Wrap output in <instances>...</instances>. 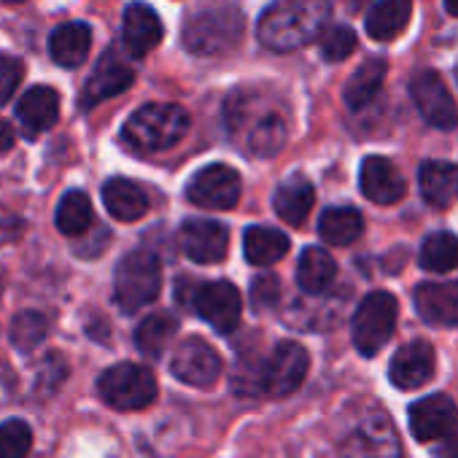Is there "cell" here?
Segmentation results:
<instances>
[{
	"mask_svg": "<svg viewBox=\"0 0 458 458\" xmlns=\"http://www.w3.org/2000/svg\"><path fill=\"white\" fill-rule=\"evenodd\" d=\"M332 17L327 0H278L259 20V41L273 52H294L316 41Z\"/></svg>",
	"mask_w": 458,
	"mask_h": 458,
	"instance_id": "obj_1",
	"label": "cell"
},
{
	"mask_svg": "<svg viewBox=\"0 0 458 458\" xmlns=\"http://www.w3.org/2000/svg\"><path fill=\"white\" fill-rule=\"evenodd\" d=\"M243 36V14L229 4H213L197 12L183 28V47L191 55H218L233 49Z\"/></svg>",
	"mask_w": 458,
	"mask_h": 458,
	"instance_id": "obj_2",
	"label": "cell"
},
{
	"mask_svg": "<svg viewBox=\"0 0 458 458\" xmlns=\"http://www.w3.org/2000/svg\"><path fill=\"white\" fill-rule=\"evenodd\" d=\"M189 132V114L181 106L154 103L135 111L124 124V138L140 151L173 148Z\"/></svg>",
	"mask_w": 458,
	"mask_h": 458,
	"instance_id": "obj_3",
	"label": "cell"
},
{
	"mask_svg": "<svg viewBox=\"0 0 458 458\" xmlns=\"http://www.w3.org/2000/svg\"><path fill=\"white\" fill-rule=\"evenodd\" d=\"M162 289V265L151 251L127 254L114 278V300L124 313H135L143 305H151Z\"/></svg>",
	"mask_w": 458,
	"mask_h": 458,
	"instance_id": "obj_4",
	"label": "cell"
},
{
	"mask_svg": "<svg viewBox=\"0 0 458 458\" xmlns=\"http://www.w3.org/2000/svg\"><path fill=\"white\" fill-rule=\"evenodd\" d=\"M340 458H402V442L391 423V418L377 410L367 407L348 434L340 439Z\"/></svg>",
	"mask_w": 458,
	"mask_h": 458,
	"instance_id": "obj_5",
	"label": "cell"
},
{
	"mask_svg": "<svg viewBox=\"0 0 458 458\" xmlns=\"http://www.w3.org/2000/svg\"><path fill=\"white\" fill-rule=\"evenodd\" d=\"M396 316H399V305L396 297L388 292H372L367 294L351 321V335H353V345L361 356H375L394 335L396 329Z\"/></svg>",
	"mask_w": 458,
	"mask_h": 458,
	"instance_id": "obj_6",
	"label": "cell"
},
{
	"mask_svg": "<svg viewBox=\"0 0 458 458\" xmlns=\"http://www.w3.org/2000/svg\"><path fill=\"white\" fill-rule=\"evenodd\" d=\"M103 402L114 410H146L157 399V377L143 364H116L98 380Z\"/></svg>",
	"mask_w": 458,
	"mask_h": 458,
	"instance_id": "obj_7",
	"label": "cell"
},
{
	"mask_svg": "<svg viewBox=\"0 0 458 458\" xmlns=\"http://www.w3.org/2000/svg\"><path fill=\"white\" fill-rule=\"evenodd\" d=\"M186 305L194 308L197 316L221 335L235 332L241 324V313H243L241 292L229 281H208V284L194 286Z\"/></svg>",
	"mask_w": 458,
	"mask_h": 458,
	"instance_id": "obj_8",
	"label": "cell"
},
{
	"mask_svg": "<svg viewBox=\"0 0 458 458\" xmlns=\"http://www.w3.org/2000/svg\"><path fill=\"white\" fill-rule=\"evenodd\" d=\"M310 367V356L300 343H281L276 345V351L270 353V359L262 364V394L273 396V399H284L292 396L308 375Z\"/></svg>",
	"mask_w": 458,
	"mask_h": 458,
	"instance_id": "obj_9",
	"label": "cell"
},
{
	"mask_svg": "<svg viewBox=\"0 0 458 458\" xmlns=\"http://www.w3.org/2000/svg\"><path fill=\"white\" fill-rule=\"evenodd\" d=\"M241 175L229 165H208L197 170L186 186L189 202L208 208V210H229L241 199Z\"/></svg>",
	"mask_w": 458,
	"mask_h": 458,
	"instance_id": "obj_10",
	"label": "cell"
},
{
	"mask_svg": "<svg viewBox=\"0 0 458 458\" xmlns=\"http://www.w3.org/2000/svg\"><path fill=\"white\" fill-rule=\"evenodd\" d=\"M410 95L426 124L437 130H453L458 124V106L434 71H418L410 81Z\"/></svg>",
	"mask_w": 458,
	"mask_h": 458,
	"instance_id": "obj_11",
	"label": "cell"
},
{
	"mask_svg": "<svg viewBox=\"0 0 458 458\" xmlns=\"http://www.w3.org/2000/svg\"><path fill=\"white\" fill-rule=\"evenodd\" d=\"M170 372L186 386L210 388L221 375V356L205 340L186 337L173 353Z\"/></svg>",
	"mask_w": 458,
	"mask_h": 458,
	"instance_id": "obj_12",
	"label": "cell"
},
{
	"mask_svg": "<svg viewBox=\"0 0 458 458\" xmlns=\"http://www.w3.org/2000/svg\"><path fill=\"white\" fill-rule=\"evenodd\" d=\"M178 241H181L183 254L197 265H216L226 257V249H229L226 226L218 221H208V218L186 221L181 226Z\"/></svg>",
	"mask_w": 458,
	"mask_h": 458,
	"instance_id": "obj_13",
	"label": "cell"
},
{
	"mask_svg": "<svg viewBox=\"0 0 458 458\" xmlns=\"http://www.w3.org/2000/svg\"><path fill=\"white\" fill-rule=\"evenodd\" d=\"M434 369H437L434 348L426 340H412L394 353L391 367H388V377L396 388L415 391L434 377Z\"/></svg>",
	"mask_w": 458,
	"mask_h": 458,
	"instance_id": "obj_14",
	"label": "cell"
},
{
	"mask_svg": "<svg viewBox=\"0 0 458 458\" xmlns=\"http://www.w3.org/2000/svg\"><path fill=\"white\" fill-rule=\"evenodd\" d=\"M458 423V407L445 394H431L410 407V431L418 442H437Z\"/></svg>",
	"mask_w": 458,
	"mask_h": 458,
	"instance_id": "obj_15",
	"label": "cell"
},
{
	"mask_svg": "<svg viewBox=\"0 0 458 458\" xmlns=\"http://www.w3.org/2000/svg\"><path fill=\"white\" fill-rule=\"evenodd\" d=\"M135 81V71L122 63L116 55H103L92 71V76L87 79L84 89H81V108H95L98 103L122 95L130 84Z\"/></svg>",
	"mask_w": 458,
	"mask_h": 458,
	"instance_id": "obj_16",
	"label": "cell"
},
{
	"mask_svg": "<svg viewBox=\"0 0 458 458\" xmlns=\"http://www.w3.org/2000/svg\"><path fill=\"white\" fill-rule=\"evenodd\" d=\"M359 183L367 199L377 205H394L404 197L407 183L396 165L386 157H367L359 170Z\"/></svg>",
	"mask_w": 458,
	"mask_h": 458,
	"instance_id": "obj_17",
	"label": "cell"
},
{
	"mask_svg": "<svg viewBox=\"0 0 458 458\" xmlns=\"http://www.w3.org/2000/svg\"><path fill=\"white\" fill-rule=\"evenodd\" d=\"M412 300L426 324L458 327V284H420Z\"/></svg>",
	"mask_w": 458,
	"mask_h": 458,
	"instance_id": "obj_18",
	"label": "cell"
},
{
	"mask_svg": "<svg viewBox=\"0 0 458 458\" xmlns=\"http://www.w3.org/2000/svg\"><path fill=\"white\" fill-rule=\"evenodd\" d=\"M122 41L132 57H146L148 52H154L162 41V20L157 17V12L143 4H132L124 12Z\"/></svg>",
	"mask_w": 458,
	"mask_h": 458,
	"instance_id": "obj_19",
	"label": "cell"
},
{
	"mask_svg": "<svg viewBox=\"0 0 458 458\" xmlns=\"http://www.w3.org/2000/svg\"><path fill=\"white\" fill-rule=\"evenodd\" d=\"M17 116L30 138H38L41 132L52 130L60 116V95L52 87H33L25 92V98L17 106Z\"/></svg>",
	"mask_w": 458,
	"mask_h": 458,
	"instance_id": "obj_20",
	"label": "cell"
},
{
	"mask_svg": "<svg viewBox=\"0 0 458 458\" xmlns=\"http://www.w3.org/2000/svg\"><path fill=\"white\" fill-rule=\"evenodd\" d=\"M418 186H420L423 199L431 208L445 210L453 202L455 191H458V165L439 162V159L423 162L420 170H418Z\"/></svg>",
	"mask_w": 458,
	"mask_h": 458,
	"instance_id": "obj_21",
	"label": "cell"
},
{
	"mask_svg": "<svg viewBox=\"0 0 458 458\" xmlns=\"http://www.w3.org/2000/svg\"><path fill=\"white\" fill-rule=\"evenodd\" d=\"M92 47V30L84 22H65L52 30L49 52L52 60L63 68H79Z\"/></svg>",
	"mask_w": 458,
	"mask_h": 458,
	"instance_id": "obj_22",
	"label": "cell"
},
{
	"mask_svg": "<svg viewBox=\"0 0 458 458\" xmlns=\"http://www.w3.org/2000/svg\"><path fill=\"white\" fill-rule=\"evenodd\" d=\"M313 199H316V189L313 183L305 178V175H292L289 181H284L278 189H276V197H273V205H276V213L292 224V226H300L310 208H313Z\"/></svg>",
	"mask_w": 458,
	"mask_h": 458,
	"instance_id": "obj_23",
	"label": "cell"
},
{
	"mask_svg": "<svg viewBox=\"0 0 458 458\" xmlns=\"http://www.w3.org/2000/svg\"><path fill=\"white\" fill-rule=\"evenodd\" d=\"M412 17V0H377L367 14V33L375 41H394Z\"/></svg>",
	"mask_w": 458,
	"mask_h": 458,
	"instance_id": "obj_24",
	"label": "cell"
},
{
	"mask_svg": "<svg viewBox=\"0 0 458 458\" xmlns=\"http://www.w3.org/2000/svg\"><path fill=\"white\" fill-rule=\"evenodd\" d=\"M103 202H106L108 213L119 221H138L148 210V199H146L143 189L127 178H111L103 186Z\"/></svg>",
	"mask_w": 458,
	"mask_h": 458,
	"instance_id": "obj_25",
	"label": "cell"
},
{
	"mask_svg": "<svg viewBox=\"0 0 458 458\" xmlns=\"http://www.w3.org/2000/svg\"><path fill=\"white\" fill-rule=\"evenodd\" d=\"M243 254L251 265H276L289 254V238L270 226H249L243 235Z\"/></svg>",
	"mask_w": 458,
	"mask_h": 458,
	"instance_id": "obj_26",
	"label": "cell"
},
{
	"mask_svg": "<svg viewBox=\"0 0 458 458\" xmlns=\"http://www.w3.org/2000/svg\"><path fill=\"white\" fill-rule=\"evenodd\" d=\"M337 278V262L324 249H305L297 265V284L308 294H324Z\"/></svg>",
	"mask_w": 458,
	"mask_h": 458,
	"instance_id": "obj_27",
	"label": "cell"
},
{
	"mask_svg": "<svg viewBox=\"0 0 458 458\" xmlns=\"http://www.w3.org/2000/svg\"><path fill=\"white\" fill-rule=\"evenodd\" d=\"M364 233V216L356 208H327L318 221V235L332 246H351Z\"/></svg>",
	"mask_w": 458,
	"mask_h": 458,
	"instance_id": "obj_28",
	"label": "cell"
},
{
	"mask_svg": "<svg viewBox=\"0 0 458 458\" xmlns=\"http://www.w3.org/2000/svg\"><path fill=\"white\" fill-rule=\"evenodd\" d=\"M383 79H386V60L375 57V60H367L345 84L343 89V98H345V106L353 108V111H361L364 106H369L380 87H383Z\"/></svg>",
	"mask_w": 458,
	"mask_h": 458,
	"instance_id": "obj_29",
	"label": "cell"
},
{
	"mask_svg": "<svg viewBox=\"0 0 458 458\" xmlns=\"http://www.w3.org/2000/svg\"><path fill=\"white\" fill-rule=\"evenodd\" d=\"M95 221V208L89 202V197L79 189L68 191L60 205H57V229L68 238H76V235H84L87 229L92 226Z\"/></svg>",
	"mask_w": 458,
	"mask_h": 458,
	"instance_id": "obj_30",
	"label": "cell"
},
{
	"mask_svg": "<svg viewBox=\"0 0 458 458\" xmlns=\"http://www.w3.org/2000/svg\"><path fill=\"white\" fill-rule=\"evenodd\" d=\"M175 329H178V321L170 313H154V316L143 318L140 327H138V332H135L138 351L143 356L159 359L165 353V348L170 345Z\"/></svg>",
	"mask_w": 458,
	"mask_h": 458,
	"instance_id": "obj_31",
	"label": "cell"
},
{
	"mask_svg": "<svg viewBox=\"0 0 458 458\" xmlns=\"http://www.w3.org/2000/svg\"><path fill=\"white\" fill-rule=\"evenodd\" d=\"M420 267L428 273H447L458 267V238L453 233H434L420 246Z\"/></svg>",
	"mask_w": 458,
	"mask_h": 458,
	"instance_id": "obj_32",
	"label": "cell"
},
{
	"mask_svg": "<svg viewBox=\"0 0 458 458\" xmlns=\"http://www.w3.org/2000/svg\"><path fill=\"white\" fill-rule=\"evenodd\" d=\"M49 337V318L38 310H25L12 321V343L17 351L28 353Z\"/></svg>",
	"mask_w": 458,
	"mask_h": 458,
	"instance_id": "obj_33",
	"label": "cell"
},
{
	"mask_svg": "<svg viewBox=\"0 0 458 458\" xmlns=\"http://www.w3.org/2000/svg\"><path fill=\"white\" fill-rule=\"evenodd\" d=\"M33 445V428L22 418L0 423V458H25Z\"/></svg>",
	"mask_w": 458,
	"mask_h": 458,
	"instance_id": "obj_34",
	"label": "cell"
},
{
	"mask_svg": "<svg viewBox=\"0 0 458 458\" xmlns=\"http://www.w3.org/2000/svg\"><path fill=\"white\" fill-rule=\"evenodd\" d=\"M284 143H286V127L278 116H270L262 124H257V130L251 132V140H249V146L257 157H273L281 151Z\"/></svg>",
	"mask_w": 458,
	"mask_h": 458,
	"instance_id": "obj_35",
	"label": "cell"
},
{
	"mask_svg": "<svg viewBox=\"0 0 458 458\" xmlns=\"http://www.w3.org/2000/svg\"><path fill=\"white\" fill-rule=\"evenodd\" d=\"M318 38H321V55L329 63H343L356 52V33L345 25L327 28Z\"/></svg>",
	"mask_w": 458,
	"mask_h": 458,
	"instance_id": "obj_36",
	"label": "cell"
},
{
	"mask_svg": "<svg viewBox=\"0 0 458 458\" xmlns=\"http://www.w3.org/2000/svg\"><path fill=\"white\" fill-rule=\"evenodd\" d=\"M65 375H68V364H65V359H63L60 353L44 356V361H41V367H38V377H36V391H38V396H52V394L63 386Z\"/></svg>",
	"mask_w": 458,
	"mask_h": 458,
	"instance_id": "obj_37",
	"label": "cell"
},
{
	"mask_svg": "<svg viewBox=\"0 0 458 458\" xmlns=\"http://www.w3.org/2000/svg\"><path fill=\"white\" fill-rule=\"evenodd\" d=\"M22 76H25V68H22V63L17 57L0 55V106L9 103V98L20 87Z\"/></svg>",
	"mask_w": 458,
	"mask_h": 458,
	"instance_id": "obj_38",
	"label": "cell"
},
{
	"mask_svg": "<svg viewBox=\"0 0 458 458\" xmlns=\"http://www.w3.org/2000/svg\"><path fill=\"white\" fill-rule=\"evenodd\" d=\"M281 297V284L276 276H262L251 284V302L257 310L262 308H273Z\"/></svg>",
	"mask_w": 458,
	"mask_h": 458,
	"instance_id": "obj_39",
	"label": "cell"
},
{
	"mask_svg": "<svg viewBox=\"0 0 458 458\" xmlns=\"http://www.w3.org/2000/svg\"><path fill=\"white\" fill-rule=\"evenodd\" d=\"M439 458H458V423L439 437V447H437Z\"/></svg>",
	"mask_w": 458,
	"mask_h": 458,
	"instance_id": "obj_40",
	"label": "cell"
},
{
	"mask_svg": "<svg viewBox=\"0 0 458 458\" xmlns=\"http://www.w3.org/2000/svg\"><path fill=\"white\" fill-rule=\"evenodd\" d=\"M12 146H14V130L6 122H0V154L9 151Z\"/></svg>",
	"mask_w": 458,
	"mask_h": 458,
	"instance_id": "obj_41",
	"label": "cell"
},
{
	"mask_svg": "<svg viewBox=\"0 0 458 458\" xmlns=\"http://www.w3.org/2000/svg\"><path fill=\"white\" fill-rule=\"evenodd\" d=\"M445 9H447V14L458 17V0H445Z\"/></svg>",
	"mask_w": 458,
	"mask_h": 458,
	"instance_id": "obj_42",
	"label": "cell"
},
{
	"mask_svg": "<svg viewBox=\"0 0 458 458\" xmlns=\"http://www.w3.org/2000/svg\"><path fill=\"white\" fill-rule=\"evenodd\" d=\"M364 4H367V0H345V6H348L351 12H359V9H361Z\"/></svg>",
	"mask_w": 458,
	"mask_h": 458,
	"instance_id": "obj_43",
	"label": "cell"
},
{
	"mask_svg": "<svg viewBox=\"0 0 458 458\" xmlns=\"http://www.w3.org/2000/svg\"><path fill=\"white\" fill-rule=\"evenodd\" d=\"M4 4H12V6H17V4H25V0H4Z\"/></svg>",
	"mask_w": 458,
	"mask_h": 458,
	"instance_id": "obj_44",
	"label": "cell"
},
{
	"mask_svg": "<svg viewBox=\"0 0 458 458\" xmlns=\"http://www.w3.org/2000/svg\"><path fill=\"white\" fill-rule=\"evenodd\" d=\"M455 79H458V68H455Z\"/></svg>",
	"mask_w": 458,
	"mask_h": 458,
	"instance_id": "obj_45",
	"label": "cell"
}]
</instances>
